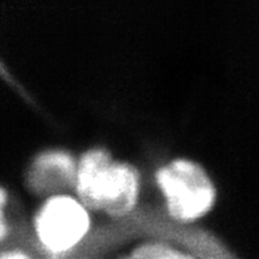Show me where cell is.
I'll list each match as a JSON object with an SVG mask.
<instances>
[{"label": "cell", "mask_w": 259, "mask_h": 259, "mask_svg": "<svg viewBox=\"0 0 259 259\" xmlns=\"http://www.w3.org/2000/svg\"><path fill=\"white\" fill-rule=\"evenodd\" d=\"M77 164L72 155L60 150L42 152L33 160L28 185L41 196H56L75 187Z\"/></svg>", "instance_id": "4"}, {"label": "cell", "mask_w": 259, "mask_h": 259, "mask_svg": "<svg viewBox=\"0 0 259 259\" xmlns=\"http://www.w3.org/2000/svg\"><path fill=\"white\" fill-rule=\"evenodd\" d=\"M89 228L88 208L62 194L48 198L34 219V230L42 249L55 256L72 251L85 238Z\"/></svg>", "instance_id": "3"}, {"label": "cell", "mask_w": 259, "mask_h": 259, "mask_svg": "<svg viewBox=\"0 0 259 259\" xmlns=\"http://www.w3.org/2000/svg\"><path fill=\"white\" fill-rule=\"evenodd\" d=\"M75 191L88 209L124 217L137 205L139 175L133 165L113 161L105 148H93L77 165Z\"/></svg>", "instance_id": "1"}, {"label": "cell", "mask_w": 259, "mask_h": 259, "mask_svg": "<svg viewBox=\"0 0 259 259\" xmlns=\"http://www.w3.org/2000/svg\"><path fill=\"white\" fill-rule=\"evenodd\" d=\"M6 205H7V192L4 191L3 188H0V242L7 238L10 233V225L4 214Z\"/></svg>", "instance_id": "6"}, {"label": "cell", "mask_w": 259, "mask_h": 259, "mask_svg": "<svg viewBox=\"0 0 259 259\" xmlns=\"http://www.w3.org/2000/svg\"><path fill=\"white\" fill-rule=\"evenodd\" d=\"M130 256L133 258H191V254L187 251H180L172 246L160 242L144 243L134 250Z\"/></svg>", "instance_id": "5"}, {"label": "cell", "mask_w": 259, "mask_h": 259, "mask_svg": "<svg viewBox=\"0 0 259 259\" xmlns=\"http://www.w3.org/2000/svg\"><path fill=\"white\" fill-rule=\"evenodd\" d=\"M156 180L167 202L168 213L176 221H196L214 205V184L204 168L194 161H170L157 170Z\"/></svg>", "instance_id": "2"}]
</instances>
